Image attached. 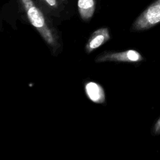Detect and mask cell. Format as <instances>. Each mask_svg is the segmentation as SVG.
<instances>
[{"label": "cell", "mask_w": 160, "mask_h": 160, "mask_svg": "<svg viewBox=\"0 0 160 160\" xmlns=\"http://www.w3.org/2000/svg\"><path fill=\"white\" fill-rule=\"evenodd\" d=\"M48 15L59 17L71 11L76 5V0H35Z\"/></svg>", "instance_id": "4"}, {"label": "cell", "mask_w": 160, "mask_h": 160, "mask_svg": "<svg viewBox=\"0 0 160 160\" xmlns=\"http://www.w3.org/2000/svg\"><path fill=\"white\" fill-rule=\"evenodd\" d=\"M96 4V0H77V8L82 20H91L95 12Z\"/></svg>", "instance_id": "7"}, {"label": "cell", "mask_w": 160, "mask_h": 160, "mask_svg": "<svg viewBox=\"0 0 160 160\" xmlns=\"http://www.w3.org/2000/svg\"><path fill=\"white\" fill-rule=\"evenodd\" d=\"M151 134L153 136H156V135L160 134V118L156 121L153 128H152Z\"/></svg>", "instance_id": "8"}, {"label": "cell", "mask_w": 160, "mask_h": 160, "mask_svg": "<svg viewBox=\"0 0 160 160\" xmlns=\"http://www.w3.org/2000/svg\"><path fill=\"white\" fill-rule=\"evenodd\" d=\"M144 59L142 55L137 51L128 49L122 52H106L99 54L95 59L96 62L106 61L138 62Z\"/></svg>", "instance_id": "3"}, {"label": "cell", "mask_w": 160, "mask_h": 160, "mask_svg": "<svg viewBox=\"0 0 160 160\" xmlns=\"http://www.w3.org/2000/svg\"><path fill=\"white\" fill-rule=\"evenodd\" d=\"M84 89L86 96L93 102L102 104L105 102V92L100 84L89 81L86 83Z\"/></svg>", "instance_id": "6"}, {"label": "cell", "mask_w": 160, "mask_h": 160, "mask_svg": "<svg viewBox=\"0 0 160 160\" xmlns=\"http://www.w3.org/2000/svg\"><path fill=\"white\" fill-rule=\"evenodd\" d=\"M160 22V0L151 4L136 18L131 26L133 31L147 30Z\"/></svg>", "instance_id": "2"}, {"label": "cell", "mask_w": 160, "mask_h": 160, "mask_svg": "<svg viewBox=\"0 0 160 160\" xmlns=\"http://www.w3.org/2000/svg\"><path fill=\"white\" fill-rule=\"evenodd\" d=\"M19 9L38 31L43 39L52 46L56 45V38L48 19V14L35 0H16Z\"/></svg>", "instance_id": "1"}, {"label": "cell", "mask_w": 160, "mask_h": 160, "mask_svg": "<svg viewBox=\"0 0 160 160\" xmlns=\"http://www.w3.org/2000/svg\"><path fill=\"white\" fill-rule=\"evenodd\" d=\"M111 38L109 31L108 28H101L94 31L90 36L86 46L85 50L87 53H91Z\"/></svg>", "instance_id": "5"}]
</instances>
